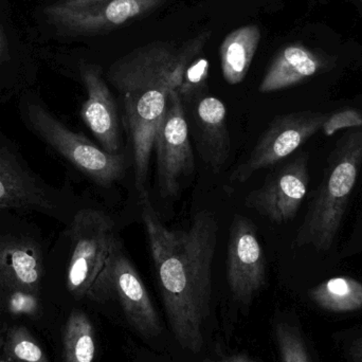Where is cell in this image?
Listing matches in <instances>:
<instances>
[{
  "instance_id": "obj_1",
  "label": "cell",
  "mask_w": 362,
  "mask_h": 362,
  "mask_svg": "<svg viewBox=\"0 0 362 362\" xmlns=\"http://www.w3.org/2000/svg\"><path fill=\"white\" fill-rule=\"evenodd\" d=\"M139 204L170 329L181 348L198 354L210 315L216 216L199 211L189 228L172 230L159 218L148 189L139 194Z\"/></svg>"
},
{
  "instance_id": "obj_2",
  "label": "cell",
  "mask_w": 362,
  "mask_h": 362,
  "mask_svg": "<svg viewBox=\"0 0 362 362\" xmlns=\"http://www.w3.org/2000/svg\"><path fill=\"white\" fill-rule=\"evenodd\" d=\"M210 37L211 31H204L182 44L153 42L117 59L108 69V82L122 99L139 194L146 191L155 136L170 93L180 86L185 70Z\"/></svg>"
},
{
  "instance_id": "obj_3",
  "label": "cell",
  "mask_w": 362,
  "mask_h": 362,
  "mask_svg": "<svg viewBox=\"0 0 362 362\" xmlns=\"http://www.w3.org/2000/svg\"><path fill=\"white\" fill-rule=\"evenodd\" d=\"M362 163V127L346 129L327 157L325 174L298 230L296 247L331 250Z\"/></svg>"
},
{
  "instance_id": "obj_4",
  "label": "cell",
  "mask_w": 362,
  "mask_h": 362,
  "mask_svg": "<svg viewBox=\"0 0 362 362\" xmlns=\"http://www.w3.org/2000/svg\"><path fill=\"white\" fill-rule=\"evenodd\" d=\"M70 240L68 291L97 301L119 243L114 221L102 211L83 209L72 221Z\"/></svg>"
},
{
  "instance_id": "obj_5",
  "label": "cell",
  "mask_w": 362,
  "mask_h": 362,
  "mask_svg": "<svg viewBox=\"0 0 362 362\" xmlns=\"http://www.w3.org/2000/svg\"><path fill=\"white\" fill-rule=\"evenodd\" d=\"M27 118L40 139L93 182L110 187L124 178L127 173L124 155L106 152L88 138L68 129L38 104L28 105Z\"/></svg>"
},
{
  "instance_id": "obj_6",
  "label": "cell",
  "mask_w": 362,
  "mask_h": 362,
  "mask_svg": "<svg viewBox=\"0 0 362 362\" xmlns=\"http://www.w3.org/2000/svg\"><path fill=\"white\" fill-rule=\"evenodd\" d=\"M165 0H59L44 8L59 31L72 36L107 33L146 17Z\"/></svg>"
},
{
  "instance_id": "obj_7",
  "label": "cell",
  "mask_w": 362,
  "mask_h": 362,
  "mask_svg": "<svg viewBox=\"0 0 362 362\" xmlns=\"http://www.w3.org/2000/svg\"><path fill=\"white\" fill-rule=\"evenodd\" d=\"M327 118L329 115L312 110L276 116L246 160L230 174V182L245 183L259 170L278 165L321 131Z\"/></svg>"
},
{
  "instance_id": "obj_8",
  "label": "cell",
  "mask_w": 362,
  "mask_h": 362,
  "mask_svg": "<svg viewBox=\"0 0 362 362\" xmlns=\"http://www.w3.org/2000/svg\"><path fill=\"white\" fill-rule=\"evenodd\" d=\"M154 150L160 195L174 197L195 170L187 112L177 89L170 93L167 110L155 136Z\"/></svg>"
},
{
  "instance_id": "obj_9",
  "label": "cell",
  "mask_w": 362,
  "mask_h": 362,
  "mask_svg": "<svg viewBox=\"0 0 362 362\" xmlns=\"http://www.w3.org/2000/svg\"><path fill=\"white\" fill-rule=\"evenodd\" d=\"M112 297L118 300L127 322L140 335L146 338L160 335L163 327L158 313L141 276L123 251L120 240L97 302L107 301Z\"/></svg>"
},
{
  "instance_id": "obj_10",
  "label": "cell",
  "mask_w": 362,
  "mask_h": 362,
  "mask_svg": "<svg viewBox=\"0 0 362 362\" xmlns=\"http://www.w3.org/2000/svg\"><path fill=\"white\" fill-rule=\"evenodd\" d=\"M227 280L240 303H251L266 284V257L257 228L248 217L235 214L229 229Z\"/></svg>"
},
{
  "instance_id": "obj_11",
  "label": "cell",
  "mask_w": 362,
  "mask_h": 362,
  "mask_svg": "<svg viewBox=\"0 0 362 362\" xmlns=\"http://www.w3.org/2000/svg\"><path fill=\"white\" fill-rule=\"evenodd\" d=\"M308 154L303 152L270 174L245 198V206L276 225L293 221L308 193Z\"/></svg>"
},
{
  "instance_id": "obj_12",
  "label": "cell",
  "mask_w": 362,
  "mask_h": 362,
  "mask_svg": "<svg viewBox=\"0 0 362 362\" xmlns=\"http://www.w3.org/2000/svg\"><path fill=\"white\" fill-rule=\"evenodd\" d=\"M189 133L202 163L214 174L223 171L231 152L227 108L218 98L202 95L191 102Z\"/></svg>"
},
{
  "instance_id": "obj_13",
  "label": "cell",
  "mask_w": 362,
  "mask_h": 362,
  "mask_svg": "<svg viewBox=\"0 0 362 362\" xmlns=\"http://www.w3.org/2000/svg\"><path fill=\"white\" fill-rule=\"evenodd\" d=\"M81 78L86 88L87 99L83 103L81 117L100 146L110 154H121L120 120L118 106L101 68L97 65H83Z\"/></svg>"
},
{
  "instance_id": "obj_14",
  "label": "cell",
  "mask_w": 362,
  "mask_h": 362,
  "mask_svg": "<svg viewBox=\"0 0 362 362\" xmlns=\"http://www.w3.org/2000/svg\"><path fill=\"white\" fill-rule=\"evenodd\" d=\"M42 274V255L34 240L0 236V281L21 291H36Z\"/></svg>"
},
{
  "instance_id": "obj_15",
  "label": "cell",
  "mask_w": 362,
  "mask_h": 362,
  "mask_svg": "<svg viewBox=\"0 0 362 362\" xmlns=\"http://www.w3.org/2000/svg\"><path fill=\"white\" fill-rule=\"evenodd\" d=\"M318 57L300 45L285 47L268 68L259 86L261 93L282 90L300 84L322 69Z\"/></svg>"
},
{
  "instance_id": "obj_16",
  "label": "cell",
  "mask_w": 362,
  "mask_h": 362,
  "mask_svg": "<svg viewBox=\"0 0 362 362\" xmlns=\"http://www.w3.org/2000/svg\"><path fill=\"white\" fill-rule=\"evenodd\" d=\"M42 187L11 157L0 151V212L10 209H49Z\"/></svg>"
},
{
  "instance_id": "obj_17",
  "label": "cell",
  "mask_w": 362,
  "mask_h": 362,
  "mask_svg": "<svg viewBox=\"0 0 362 362\" xmlns=\"http://www.w3.org/2000/svg\"><path fill=\"white\" fill-rule=\"evenodd\" d=\"M261 40V31L255 25H247L230 32L219 48L221 72L229 85L244 81Z\"/></svg>"
},
{
  "instance_id": "obj_18",
  "label": "cell",
  "mask_w": 362,
  "mask_h": 362,
  "mask_svg": "<svg viewBox=\"0 0 362 362\" xmlns=\"http://www.w3.org/2000/svg\"><path fill=\"white\" fill-rule=\"evenodd\" d=\"M310 296L329 312L350 313L362 308V284L350 276L329 279L313 288Z\"/></svg>"
},
{
  "instance_id": "obj_19",
  "label": "cell",
  "mask_w": 362,
  "mask_h": 362,
  "mask_svg": "<svg viewBox=\"0 0 362 362\" xmlns=\"http://www.w3.org/2000/svg\"><path fill=\"white\" fill-rule=\"evenodd\" d=\"M65 362H93L95 357V329L82 310H74L64 333Z\"/></svg>"
},
{
  "instance_id": "obj_20",
  "label": "cell",
  "mask_w": 362,
  "mask_h": 362,
  "mask_svg": "<svg viewBox=\"0 0 362 362\" xmlns=\"http://www.w3.org/2000/svg\"><path fill=\"white\" fill-rule=\"evenodd\" d=\"M8 362H50L42 349L25 327H15L8 333L4 344Z\"/></svg>"
},
{
  "instance_id": "obj_21",
  "label": "cell",
  "mask_w": 362,
  "mask_h": 362,
  "mask_svg": "<svg viewBox=\"0 0 362 362\" xmlns=\"http://www.w3.org/2000/svg\"><path fill=\"white\" fill-rule=\"evenodd\" d=\"M274 332L281 362H310L303 340L297 329L281 322L276 325Z\"/></svg>"
},
{
  "instance_id": "obj_22",
  "label": "cell",
  "mask_w": 362,
  "mask_h": 362,
  "mask_svg": "<svg viewBox=\"0 0 362 362\" xmlns=\"http://www.w3.org/2000/svg\"><path fill=\"white\" fill-rule=\"evenodd\" d=\"M209 62L206 59H196L187 68L183 74L182 82L178 87L183 103L192 102L202 97L208 78Z\"/></svg>"
},
{
  "instance_id": "obj_23",
  "label": "cell",
  "mask_w": 362,
  "mask_h": 362,
  "mask_svg": "<svg viewBox=\"0 0 362 362\" xmlns=\"http://www.w3.org/2000/svg\"><path fill=\"white\" fill-rule=\"evenodd\" d=\"M362 127V112L356 108H344L338 110L329 118L322 127L323 133L327 137H331L342 129H357Z\"/></svg>"
},
{
  "instance_id": "obj_24",
  "label": "cell",
  "mask_w": 362,
  "mask_h": 362,
  "mask_svg": "<svg viewBox=\"0 0 362 362\" xmlns=\"http://www.w3.org/2000/svg\"><path fill=\"white\" fill-rule=\"evenodd\" d=\"M348 354L351 362H362V337L351 344Z\"/></svg>"
},
{
  "instance_id": "obj_25",
  "label": "cell",
  "mask_w": 362,
  "mask_h": 362,
  "mask_svg": "<svg viewBox=\"0 0 362 362\" xmlns=\"http://www.w3.org/2000/svg\"><path fill=\"white\" fill-rule=\"evenodd\" d=\"M8 59V38H6V33L0 25V67L2 64Z\"/></svg>"
},
{
  "instance_id": "obj_26",
  "label": "cell",
  "mask_w": 362,
  "mask_h": 362,
  "mask_svg": "<svg viewBox=\"0 0 362 362\" xmlns=\"http://www.w3.org/2000/svg\"><path fill=\"white\" fill-rule=\"evenodd\" d=\"M216 362H257L253 359L249 358L246 355H234V356L227 357V358L221 359Z\"/></svg>"
}]
</instances>
